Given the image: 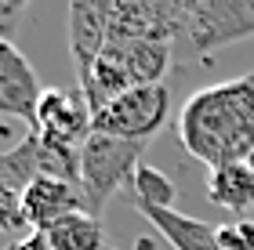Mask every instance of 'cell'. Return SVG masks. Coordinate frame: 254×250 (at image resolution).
Listing matches in <instances>:
<instances>
[{"mask_svg": "<svg viewBox=\"0 0 254 250\" xmlns=\"http://www.w3.org/2000/svg\"><path fill=\"white\" fill-rule=\"evenodd\" d=\"M29 131L40 134V138H48V142L80 149V145L91 138V109H87L84 98L69 95L62 87H44Z\"/></svg>", "mask_w": 254, "mask_h": 250, "instance_id": "obj_6", "label": "cell"}, {"mask_svg": "<svg viewBox=\"0 0 254 250\" xmlns=\"http://www.w3.org/2000/svg\"><path fill=\"white\" fill-rule=\"evenodd\" d=\"M11 250H51V243H48V236H44V232H29V236H22Z\"/></svg>", "mask_w": 254, "mask_h": 250, "instance_id": "obj_18", "label": "cell"}, {"mask_svg": "<svg viewBox=\"0 0 254 250\" xmlns=\"http://www.w3.org/2000/svg\"><path fill=\"white\" fill-rule=\"evenodd\" d=\"M76 210H87V203H84L80 185H73V181L33 178L29 185L22 189V218H26L29 232H44V229H51L59 218L76 214Z\"/></svg>", "mask_w": 254, "mask_h": 250, "instance_id": "obj_8", "label": "cell"}, {"mask_svg": "<svg viewBox=\"0 0 254 250\" xmlns=\"http://www.w3.org/2000/svg\"><path fill=\"white\" fill-rule=\"evenodd\" d=\"M26 18V4L22 0H0V37L15 44V33H18V22Z\"/></svg>", "mask_w": 254, "mask_h": 250, "instance_id": "obj_17", "label": "cell"}, {"mask_svg": "<svg viewBox=\"0 0 254 250\" xmlns=\"http://www.w3.org/2000/svg\"><path fill=\"white\" fill-rule=\"evenodd\" d=\"M142 142H124L113 134L91 131V138L80 145V192H84L91 218H102L106 203L124 185H131L134 170L142 167Z\"/></svg>", "mask_w": 254, "mask_h": 250, "instance_id": "obj_2", "label": "cell"}, {"mask_svg": "<svg viewBox=\"0 0 254 250\" xmlns=\"http://www.w3.org/2000/svg\"><path fill=\"white\" fill-rule=\"evenodd\" d=\"M186 37L196 54H211L225 44L254 37V0H192L182 4Z\"/></svg>", "mask_w": 254, "mask_h": 250, "instance_id": "obj_4", "label": "cell"}, {"mask_svg": "<svg viewBox=\"0 0 254 250\" xmlns=\"http://www.w3.org/2000/svg\"><path fill=\"white\" fill-rule=\"evenodd\" d=\"M40 95H44V87H40L37 69L29 65V58L11 40L0 37V112L33 123Z\"/></svg>", "mask_w": 254, "mask_h": 250, "instance_id": "obj_9", "label": "cell"}, {"mask_svg": "<svg viewBox=\"0 0 254 250\" xmlns=\"http://www.w3.org/2000/svg\"><path fill=\"white\" fill-rule=\"evenodd\" d=\"M218 240L225 250H254V221L236 218L229 225H218Z\"/></svg>", "mask_w": 254, "mask_h": 250, "instance_id": "obj_16", "label": "cell"}, {"mask_svg": "<svg viewBox=\"0 0 254 250\" xmlns=\"http://www.w3.org/2000/svg\"><path fill=\"white\" fill-rule=\"evenodd\" d=\"M138 214L175 250H225L222 240H218V225L189 218V214H182V210H156V207H142Z\"/></svg>", "mask_w": 254, "mask_h": 250, "instance_id": "obj_10", "label": "cell"}, {"mask_svg": "<svg viewBox=\"0 0 254 250\" xmlns=\"http://www.w3.org/2000/svg\"><path fill=\"white\" fill-rule=\"evenodd\" d=\"M109 44V0H76L69 4V54L80 80V95L91 84L98 54Z\"/></svg>", "mask_w": 254, "mask_h": 250, "instance_id": "obj_7", "label": "cell"}, {"mask_svg": "<svg viewBox=\"0 0 254 250\" xmlns=\"http://www.w3.org/2000/svg\"><path fill=\"white\" fill-rule=\"evenodd\" d=\"M26 218H22V189L11 185L7 178H0V232L22 229Z\"/></svg>", "mask_w": 254, "mask_h": 250, "instance_id": "obj_15", "label": "cell"}, {"mask_svg": "<svg viewBox=\"0 0 254 250\" xmlns=\"http://www.w3.org/2000/svg\"><path fill=\"white\" fill-rule=\"evenodd\" d=\"M186 33V15L175 0H109V40L113 44H138L160 40L175 44Z\"/></svg>", "mask_w": 254, "mask_h": 250, "instance_id": "obj_5", "label": "cell"}, {"mask_svg": "<svg viewBox=\"0 0 254 250\" xmlns=\"http://www.w3.org/2000/svg\"><path fill=\"white\" fill-rule=\"evenodd\" d=\"M51 250H106V232H102V218H91L87 210L65 214L44 229Z\"/></svg>", "mask_w": 254, "mask_h": 250, "instance_id": "obj_12", "label": "cell"}, {"mask_svg": "<svg viewBox=\"0 0 254 250\" xmlns=\"http://www.w3.org/2000/svg\"><path fill=\"white\" fill-rule=\"evenodd\" d=\"M175 127L186 152L211 170L247 163L254 156V69L189 95Z\"/></svg>", "mask_w": 254, "mask_h": 250, "instance_id": "obj_1", "label": "cell"}, {"mask_svg": "<svg viewBox=\"0 0 254 250\" xmlns=\"http://www.w3.org/2000/svg\"><path fill=\"white\" fill-rule=\"evenodd\" d=\"M167 116H171V91L164 84L127 87L124 95L109 98L106 105L91 116V131L145 145V142H153L160 134Z\"/></svg>", "mask_w": 254, "mask_h": 250, "instance_id": "obj_3", "label": "cell"}, {"mask_svg": "<svg viewBox=\"0 0 254 250\" xmlns=\"http://www.w3.org/2000/svg\"><path fill=\"white\" fill-rule=\"evenodd\" d=\"M124 51H127V73H131V87L164 84V76H167V69H171V44L138 40V44H124Z\"/></svg>", "mask_w": 254, "mask_h": 250, "instance_id": "obj_13", "label": "cell"}, {"mask_svg": "<svg viewBox=\"0 0 254 250\" xmlns=\"http://www.w3.org/2000/svg\"><path fill=\"white\" fill-rule=\"evenodd\" d=\"M207 196L214 207H225L233 214H251L254 210V167L251 163H229L211 170L207 178Z\"/></svg>", "mask_w": 254, "mask_h": 250, "instance_id": "obj_11", "label": "cell"}, {"mask_svg": "<svg viewBox=\"0 0 254 250\" xmlns=\"http://www.w3.org/2000/svg\"><path fill=\"white\" fill-rule=\"evenodd\" d=\"M131 203H134V210H142V207H156V210H175V200H178V189H175V181H171L164 170H156V167H149L142 163L134 170V178H131Z\"/></svg>", "mask_w": 254, "mask_h": 250, "instance_id": "obj_14", "label": "cell"}]
</instances>
